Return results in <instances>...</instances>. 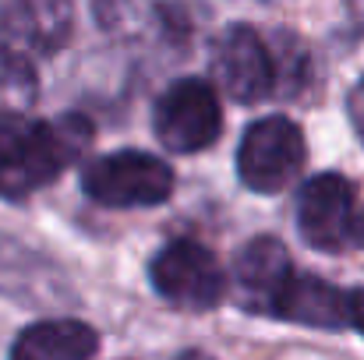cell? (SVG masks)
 Instances as JSON below:
<instances>
[{"label":"cell","instance_id":"cell-1","mask_svg":"<svg viewBox=\"0 0 364 360\" xmlns=\"http://www.w3.org/2000/svg\"><path fill=\"white\" fill-rule=\"evenodd\" d=\"M92 141V124L78 114L57 120L7 117L0 124V198H25L53 184Z\"/></svg>","mask_w":364,"mask_h":360},{"label":"cell","instance_id":"cell-2","mask_svg":"<svg viewBox=\"0 0 364 360\" xmlns=\"http://www.w3.org/2000/svg\"><path fill=\"white\" fill-rule=\"evenodd\" d=\"M297 230L326 254L364 251V198L340 173L311 177L297 195Z\"/></svg>","mask_w":364,"mask_h":360},{"label":"cell","instance_id":"cell-3","mask_svg":"<svg viewBox=\"0 0 364 360\" xmlns=\"http://www.w3.org/2000/svg\"><path fill=\"white\" fill-rule=\"evenodd\" d=\"M82 187L107 209H145L170 198L173 170L152 152L124 148L92 159L82 173Z\"/></svg>","mask_w":364,"mask_h":360},{"label":"cell","instance_id":"cell-4","mask_svg":"<svg viewBox=\"0 0 364 360\" xmlns=\"http://www.w3.org/2000/svg\"><path fill=\"white\" fill-rule=\"evenodd\" d=\"M152 290L184 311H209L227 293V276L216 254L195 240L166 244L149 265Z\"/></svg>","mask_w":364,"mask_h":360},{"label":"cell","instance_id":"cell-5","mask_svg":"<svg viewBox=\"0 0 364 360\" xmlns=\"http://www.w3.org/2000/svg\"><path fill=\"white\" fill-rule=\"evenodd\" d=\"M152 127L156 138L181 156L202 152L220 138L223 127V110H220V96L205 78H181L173 82L152 110Z\"/></svg>","mask_w":364,"mask_h":360},{"label":"cell","instance_id":"cell-6","mask_svg":"<svg viewBox=\"0 0 364 360\" xmlns=\"http://www.w3.org/2000/svg\"><path fill=\"white\" fill-rule=\"evenodd\" d=\"M304 134L287 117H262L244 131L237 145V173L258 195L283 191L304 166Z\"/></svg>","mask_w":364,"mask_h":360},{"label":"cell","instance_id":"cell-7","mask_svg":"<svg viewBox=\"0 0 364 360\" xmlns=\"http://www.w3.org/2000/svg\"><path fill=\"white\" fill-rule=\"evenodd\" d=\"M213 75L237 103H258L276 89V60L251 25H230L216 39Z\"/></svg>","mask_w":364,"mask_h":360},{"label":"cell","instance_id":"cell-8","mask_svg":"<svg viewBox=\"0 0 364 360\" xmlns=\"http://www.w3.org/2000/svg\"><path fill=\"white\" fill-rule=\"evenodd\" d=\"M294 276H297L294 261L279 240L255 237L234 261V286H237L241 307L272 318V311H276V304Z\"/></svg>","mask_w":364,"mask_h":360},{"label":"cell","instance_id":"cell-9","mask_svg":"<svg viewBox=\"0 0 364 360\" xmlns=\"http://www.w3.org/2000/svg\"><path fill=\"white\" fill-rule=\"evenodd\" d=\"M0 32L28 53H57L71 36V0H4Z\"/></svg>","mask_w":364,"mask_h":360},{"label":"cell","instance_id":"cell-10","mask_svg":"<svg viewBox=\"0 0 364 360\" xmlns=\"http://www.w3.org/2000/svg\"><path fill=\"white\" fill-rule=\"evenodd\" d=\"M272 318L315 325V329H347L354 325V293L318 279V276H294L283 290Z\"/></svg>","mask_w":364,"mask_h":360},{"label":"cell","instance_id":"cell-11","mask_svg":"<svg viewBox=\"0 0 364 360\" xmlns=\"http://www.w3.org/2000/svg\"><path fill=\"white\" fill-rule=\"evenodd\" d=\"M100 347V336L85 322L57 318V322H36L28 325L14 347L11 360H89Z\"/></svg>","mask_w":364,"mask_h":360},{"label":"cell","instance_id":"cell-12","mask_svg":"<svg viewBox=\"0 0 364 360\" xmlns=\"http://www.w3.org/2000/svg\"><path fill=\"white\" fill-rule=\"evenodd\" d=\"M39 96L32 53L0 32V114L21 117Z\"/></svg>","mask_w":364,"mask_h":360},{"label":"cell","instance_id":"cell-13","mask_svg":"<svg viewBox=\"0 0 364 360\" xmlns=\"http://www.w3.org/2000/svg\"><path fill=\"white\" fill-rule=\"evenodd\" d=\"M92 4L103 28H127L131 18L138 14V0H92Z\"/></svg>","mask_w":364,"mask_h":360},{"label":"cell","instance_id":"cell-14","mask_svg":"<svg viewBox=\"0 0 364 360\" xmlns=\"http://www.w3.org/2000/svg\"><path fill=\"white\" fill-rule=\"evenodd\" d=\"M347 114H350V124H354V131L361 134V141H364V78L347 96Z\"/></svg>","mask_w":364,"mask_h":360},{"label":"cell","instance_id":"cell-15","mask_svg":"<svg viewBox=\"0 0 364 360\" xmlns=\"http://www.w3.org/2000/svg\"><path fill=\"white\" fill-rule=\"evenodd\" d=\"M354 329L364 332V290H354Z\"/></svg>","mask_w":364,"mask_h":360},{"label":"cell","instance_id":"cell-16","mask_svg":"<svg viewBox=\"0 0 364 360\" xmlns=\"http://www.w3.org/2000/svg\"><path fill=\"white\" fill-rule=\"evenodd\" d=\"M177 360H213V357H205V354H181Z\"/></svg>","mask_w":364,"mask_h":360}]
</instances>
